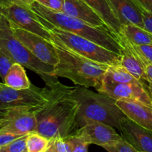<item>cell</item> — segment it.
Instances as JSON below:
<instances>
[{"instance_id": "6da1fadb", "label": "cell", "mask_w": 152, "mask_h": 152, "mask_svg": "<svg viewBox=\"0 0 152 152\" xmlns=\"http://www.w3.org/2000/svg\"><path fill=\"white\" fill-rule=\"evenodd\" d=\"M46 88L47 100L35 109L37 120L35 133L50 141L74 134L77 131V118L80 109V103L73 95L74 87L58 81Z\"/></svg>"}, {"instance_id": "7a4b0ae2", "label": "cell", "mask_w": 152, "mask_h": 152, "mask_svg": "<svg viewBox=\"0 0 152 152\" xmlns=\"http://www.w3.org/2000/svg\"><path fill=\"white\" fill-rule=\"evenodd\" d=\"M59 63L55 66V75L66 78L74 84L99 91L102 86L105 73L109 65L98 63L75 53L52 37Z\"/></svg>"}, {"instance_id": "3957f363", "label": "cell", "mask_w": 152, "mask_h": 152, "mask_svg": "<svg viewBox=\"0 0 152 152\" xmlns=\"http://www.w3.org/2000/svg\"><path fill=\"white\" fill-rule=\"evenodd\" d=\"M31 10L37 14L42 23L48 24L59 29L72 33L91 40L117 54L121 55V47L117 35L108 28L92 26L62 12L50 10L37 1L32 5Z\"/></svg>"}, {"instance_id": "277c9868", "label": "cell", "mask_w": 152, "mask_h": 152, "mask_svg": "<svg viewBox=\"0 0 152 152\" xmlns=\"http://www.w3.org/2000/svg\"><path fill=\"white\" fill-rule=\"evenodd\" d=\"M73 95L80 103L77 130L84 126L86 120H90L109 125L120 131L122 121L127 118L117 106V99L108 95L95 93L83 86L74 87Z\"/></svg>"}, {"instance_id": "5b68a950", "label": "cell", "mask_w": 152, "mask_h": 152, "mask_svg": "<svg viewBox=\"0 0 152 152\" xmlns=\"http://www.w3.org/2000/svg\"><path fill=\"white\" fill-rule=\"evenodd\" d=\"M0 48L5 50L16 63L28 68L39 75L50 86L58 82L55 75V67L44 63L27 48L13 34L10 22L0 14Z\"/></svg>"}, {"instance_id": "8992f818", "label": "cell", "mask_w": 152, "mask_h": 152, "mask_svg": "<svg viewBox=\"0 0 152 152\" xmlns=\"http://www.w3.org/2000/svg\"><path fill=\"white\" fill-rule=\"evenodd\" d=\"M42 24L48 28L52 37L83 57L98 63L105 64L109 66L120 65L121 55L117 54L91 40L72 33L59 29L48 24Z\"/></svg>"}, {"instance_id": "52a82bcc", "label": "cell", "mask_w": 152, "mask_h": 152, "mask_svg": "<svg viewBox=\"0 0 152 152\" xmlns=\"http://www.w3.org/2000/svg\"><path fill=\"white\" fill-rule=\"evenodd\" d=\"M0 7L1 14L7 18L11 25L52 41L50 33L40 22L37 14L31 9L19 6L8 0H1Z\"/></svg>"}, {"instance_id": "ba28073f", "label": "cell", "mask_w": 152, "mask_h": 152, "mask_svg": "<svg viewBox=\"0 0 152 152\" xmlns=\"http://www.w3.org/2000/svg\"><path fill=\"white\" fill-rule=\"evenodd\" d=\"M35 109L28 107L0 109V132L22 136L35 133L37 126Z\"/></svg>"}, {"instance_id": "9c48e42d", "label": "cell", "mask_w": 152, "mask_h": 152, "mask_svg": "<svg viewBox=\"0 0 152 152\" xmlns=\"http://www.w3.org/2000/svg\"><path fill=\"white\" fill-rule=\"evenodd\" d=\"M47 88H40L34 85L26 89H16L0 84V109L13 107L37 108L47 100Z\"/></svg>"}, {"instance_id": "30bf717a", "label": "cell", "mask_w": 152, "mask_h": 152, "mask_svg": "<svg viewBox=\"0 0 152 152\" xmlns=\"http://www.w3.org/2000/svg\"><path fill=\"white\" fill-rule=\"evenodd\" d=\"M11 28L15 37L39 60L54 67L59 63L57 52L52 42L13 25H11Z\"/></svg>"}, {"instance_id": "8fae6325", "label": "cell", "mask_w": 152, "mask_h": 152, "mask_svg": "<svg viewBox=\"0 0 152 152\" xmlns=\"http://www.w3.org/2000/svg\"><path fill=\"white\" fill-rule=\"evenodd\" d=\"M115 99H130L137 101L152 108V97L143 81L131 84H114L103 82L98 91Z\"/></svg>"}, {"instance_id": "7c38bea8", "label": "cell", "mask_w": 152, "mask_h": 152, "mask_svg": "<svg viewBox=\"0 0 152 152\" xmlns=\"http://www.w3.org/2000/svg\"><path fill=\"white\" fill-rule=\"evenodd\" d=\"M77 132L83 135L89 145L95 144L102 147L122 138L112 126L90 120H86L84 126Z\"/></svg>"}, {"instance_id": "4fadbf2b", "label": "cell", "mask_w": 152, "mask_h": 152, "mask_svg": "<svg viewBox=\"0 0 152 152\" xmlns=\"http://www.w3.org/2000/svg\"><path fill=\"white\" fill-rule=\"evenodd\" d=\"M120 132L122 137L138 152H152V130L126 118L122 121Z\"/></svg>"}, {"instance_id": "5bb4252c", "label": "cell", "mask_w": 152, "mask_h": 152, "mask_svg": "<svg viewBox=\"0 0 152 152\" xmlns=\"http://www.w3.org/2000/svg\"><path fill=\"white\" fill-rule=\"evenodd\" d=\"M121 47L120 65L127 70L135 78L140 81H146V64L139 54L134 45L122 34L117 35Z\"/></svg>"}, {"instance_id": "9a60e30c", "label": "cell", "mask_w": 152, "mask_h": 152, "mask_svg": "<svg viewBox=\"0 0 152 152\" xmlns=\"http://www.w3.org/2000/svg\"><path fill=\"white\" fill-rule=\"evenodd\" d=\"M62 13L98 28H108L100 16L83 0H65Z\"/></svg>"}, {"instance_id": "2e32d148", "label": "cell", "mask_w": 152, "mask_h": 152, "mask_svg": "<svg viewBox=\"0 0 152 152\" xmlns=\"http://www.w3.org/2000/svg\"><path fill=\"white\" fill-rule=\"evenodd\" d=\"M117 106L129 120L145 129L152 130V108L130 99H117Z\"/></svg>"}, {"instance_id": "e0dca14e", "label": "cell", "mask_w": 152, "mask_h": 152, "mask_svg": "<svg viewBox=\"0 0 152 152\" xmlns=\"http://www.w3.org/2000/svg\"><path fill=\"white\" fill-rule=\"evenodd\" d=\"M123 25H135L144 29L143 19L140 6L134 0H108Z\"/></svg>"}, {"instance_id": "ac0fdd59", "label": "cell", "mask_w": 152, "mask_h": 152, "mask_svg": "<svg viewBox=\"0 0 152 152\" xmlns=\"http://www.w3.org/2000/svg\"><path fill=\"white\" fill-rule=\"evenodd\" d=\"M102 17L105 25L117 35L121 34L123 25L108 0H83Z\"/></svg>"}, {"instance_id": "d6986e66", "label": "cell", "mask_w": 152, "mask_h": 152, "mask_svg": "<svg viewBox=\"0 0 152 152\" xmlns=\"http://www.w3.org/2000/svg\"><path fill=\"white\" fill-rule=\"evenodd\" d=\"M2 83L7 87L16 90L28 88L32 85L27 76L24 67L19 63H15L12 66Z\"/></svg>"}, {"instance_id": "ffe728a7", "label": "cell", "mask_w": 152, "mask_h": 152, "mask_svg": "<svg viewBox=\"0 0 152 152\" xmlns=\"http://www.w3.org/2000/svg\"><path fill=\"white\" fill-rule=\"evenodd\" d=\"M120 34L134 45H152V34L151 33L135 25L129 24L123 25Z\"/></svg>"}, {"instance_id": "44dd1931", "label": "cell", "mask_w": 152, "mask_h": 152, "mask_svg": "<svg viewBox=\"0 0 152 152\" xmlns=\"http://www.w3.org/2000/svg\"><path fill=\"white\" fill-rule=\"evenodd\" d=\"M103 82L114 84H131L140 83L142 81L135 78L120 65H117L108 67Z\"/></svg>"}, {"instance_id": "7402d4cb", "label": "cell", "mask_w": 152, "mask_h": 152, "mask_svg": "<svg viewBox=\"0 0 152 152\" xmlns=\"http://www.w3.org/2000/svg\"><path fill=\"white\" fill-rule=\"evenodd\" d=\"M50 140L37 133L28 134L27 138V151L28 152H47Z\"/></svg>"}, {"instance_id": "603a6c76", "label": "cell", "mask_w": 152, "mask_h": 152, "mask_svg": "<svg viewBox=\"0 0 152 152\" xmlns=\"http://www.w3.org/2000/svg\"><path fill=\"white\" fill-rule=\"evenodd\" d=\"M71 145V152H88L89 143L79 132L66 137Z\"/></svg>"}, {"instance_id": "cb8c5ba5", "label": "cell", "mask_w": 152, "mask_h": 152, "mask_svg": "<svg viewBox=\"0 0 152 152\" xmlns=\"http://www.w3.org/2000/svg\"><path fill=\"white\" fill-rule=\"evenodd\" d=\"M15 63L16 62L8 53L0 48V76L2 83H4L6 76Z\"/></svg>"}, {"instance_id": "d4e9b609", "label": "cell", "mask_w": 152, "mask_h": 152, "mask_svg": "<svg viewBox=\"0 0 152 152\" xmlns=\"http://www.w3.org/2000/svg\"><path fill=\"white\" fill-rule=\"evenodd\" d=\"M102 148H105L108 152H138L123 137L119 140L104 145Z\"/></svg>"}, {"instance_id": "484cf974", "label": "cell", "mask_w": 152, "mask_h": 152, "mask_svg": "<svg viewBox=\"0 0 152 152\" xmlns=\"http://www.w3.org/2000/svg\"><path fill=\"white\" fill-rule=\"evenodd\" d=\"M28 135L22 137L14 142L0 147V152H25L27 151V138Z\"/></svg>"}, {"instance_id": "4316f807", "label": "cell", "mask_w": 152, "mask_h": 152, "mask_svg": "<svg viewBox=\"0 0 152 152\" xmlns=\"http://www.w3.org/2000/svg\"><path fill=\"white\" fill-rule=\"evenodd\" d=\"M47 152H71V145L66 137L52 140Z\"/></svg>"}, {"instance_id": "83f0119b", "label": "cell", "mask_w": 152, "mask_h": 152, "mask_svg": "<svg viewBox=\"0 0 152 152\" xmlns=\"http://www.w3.org/2000/svg\"><path fill=\"white\" fill-rule=\"evenodd\" d=\"M133 45L134 48L145 62L146 65L152 64V45Z\"/></svg>"}, {"instance_id": "f1b7e54d", "label": "cell", "mask_w": 152, "mask_h": 152, "mask_svg": "<svg viewBox=\"0 0 152 152\" xmlns=\"http://www.w3.org/2000/svg\"><path fill=\"white\" fill-rule=\"evenodd\" d=\"M37 2L56 12H62L65 0H36Z\"/></svg>"}, {"instance_id": "f546056e", "label": "cell", "mask_w": 152, "mask_h": 152, "mask_svg": "<svg viewBox=\"0 0 152 152\" xmlns=\"http://www.w3.org/2000/svg\"><path fill=\"white\" fill-rule=\"evenodd\" d=\"M25 136V135H24ZM22 135L15 134L12 133H2L0 132V147H3L7 145L11 142H14L16 140L22 137Z\"/></svg>"}, {"instance_id": "4dcf8cb0", "label": "cell", "mask_w": 152, "mask_h": 152, "mask_svg": "<svg viewBox=\"0 0 152 152\" xmlns=\"http://www.w3.org/2000/svg\"><path fill=\"white\" fill-rule=\"evenodd\" d=\"M140 9L141 12H142V19H143L144 29L146 30L147 31H148L152 34V13L147 11L142 7H140Z\"/></svg>"}, {"instance_id": "1f68e13d", "label": "cell", "mask_w": 152, "mask_h": 152, "mask_svg": "<svg viewBox=\"0 0 152 152\" xmlns=\"http://www.w3.org/2000/svg\"><path fill=\"white\" fill-rule=\"evenodd\" d=\"M140 7L152 13V0H134Z\"/></svg>"}, {"instance_id": "d6a6232c", "label": "cell", "mask_w": 152, "mask_h": 152, "mask_svg": "<svg viewBox=\"0 0 152 152\" xmlns=\"http://www.w3.org/2000/svg\"><path fill=\"white\" fill-rule=\"evenodd\" d=\"M8 1H11V2L14 3L16 4H18L19 6L29 9H31L33 4L37 1L36 0H8Z\"/></svg>"}, {"instance_id": "836d02e7", "label": "cell", "mask_w": 152, "mask_h": 152, "mask_svg": "<svg viewBox=\"0 0 152 152\" xmlns=\"http://www.w3.org/2000/svg\"><path fill=\"white\" fill-rule=\"evenodd\" d=\"M145 74H146V81L152 84V64H150L146 66Z\"/></svg>"}, {"instance_id": "e575fe53", "label": "cell", "mask_w": 152, "mask_h": 152, "mask_svg": "<svg viewBox=\"0 0 152 152\" xmlns=\"http://www.w3.org/2000/svg\"><path fill=\"white\" fill-rule=\"evenodd\" d=\"M146 87H147V89H148V92H149L150 95H151V96L152 97V84L148 83V85H146Z\"/></svg>"}, {"instance_id": "d590c367", "label": "cell", "mask_w": 152, "mask_h": 152, "mask_svg": "<svg viewBox=\"0 0 152 152\" xmlns=\"http://www.w3.org/2000/svg\"><path fill=\"white\" fill-rule=\"evenodd\" d=\"M25 152H28V151H25Z\"/></svg>"}]
</instances>
